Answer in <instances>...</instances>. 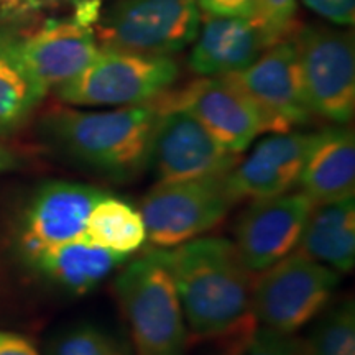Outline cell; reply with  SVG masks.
Instances as JSON below:
<instances>
[{
  "mask_svg": "<svg viewBox=\"0 0 355 355\" xmlns=\"http://www.w3.org/2000/svg\"><path fill=\"white\" fill-rule=\"evenodd\" d=\"M163 107L181 109L230 152L242 155L261 133H270L265 115L227 76H202L173 97H158Z\"/></svg>",
  "mask_w": 355,
  "mask_h": 355,
  "instance_id": "cell-10",
  "label": "cell"
},
{
  "mask_svg": "<svg viewBox=\"0 0 355 355\" xmlns=\"http://www.w3.org/2000/svg\"><path fill=\"white\" fill-rule=\"evenodd\" d=\"M158 117L157 99L102 112L64 107L44 115L40 133L76 165L114 183H128L148 168Z\"/></svg>",
  "mask_w": 355,
  "mask_h": 355,
  "instance_id": "cell-2",
  "label": "cell"
},
{
  "mask_svg": "<svg viewBox=\"0 0 355 355\" xmlns=\"http://www.w3.org/2000/svg\"><path fill=\"white\" fill-rule=\"evenodd\" d=\"M104 191L74 181H50L35 191L21 216L17 245L25 261L86 239L89 214Z\"/></svg>",
  "mask_w": 355,
  "mask_h": 355,
  "instance_id": "cell-13",
  "label": "cell"
},
{
  "mask_svg": "<svg viewBox=\"0 0 355 355\" xmlns=\"http://www.w3.org/2000/svg\"><path fill=\"white\" fill-rule=\"evenodd\" d=\"M175 279L189 339L211 340L257 329L252 316L254 275L235 243L224 237H198L162 248Z\"/></svg>",
  "mask_w": 355,
  "mask_h": 355,
  "instance_id": "cell-1",
  "label": "cell"
},
{
  "mask_svg": "<svg viewBox=\"0 0 355 355\" xmlns=\"http://www.w3.org/2000/svg\"><path fill=\"white\" fill-rule=\"evenodd\" d=\"M255 20L207 17L201 37L189 56V68L199 76H222L250 66L270 48Z\"/></svg>",
  "mask_w": 355,
  "mask_h": 355,
  "instance_id": "cell-16",
  "label": "cell"
},
{
  "mask_svg": "<svg viewBox=\"0 0 355 355\" xmlns=\"http://www.w3.org/2000/svg\"><path fill=\"white\" fill-rule=\"evenodd\" d=\"M196 3L207 17L257 20L259 13V0H196Z\"/></svg>",
  "mask_w": 355,
  "mask_h": 355,
  "instance_id": "cell-26",
  "label": "cell"
},
{
  "mask_svg": "<svg viewBox=\"0 0 355 355\" xmlns=\"http://www.w3.org/2000/svg\"><path fill=\"white\" fill-rule=\"evenodd\" d=\"M127 260L94 245L87 239H79L42 252L26 265L64 293L83 296L96 290Z\"/></svg>",
  "mask_w": 355,
  "mask_h": 355,
  "instance_id": "cell-18",
  "label": "cell"
},
{
  "mask_svg": "<svg viewBox=\"0 0 355 355\" xmlns=\"http://www.w3.org/2000/svg\"><path fill=\"white\" fill-rule=\"evenodd\" d=\"M12 40L21 63L46 92L78 76L99 53L92 26L74 19L48 20L33 33Z\"/></svg>",
  "mask_w": 355,
  "mask_h": 355,
  "instance_id": "cell-14",
  "label": "cell"
},
{
  "mask_svg": "<svg viewBox=\"0 0 355 355\" xmlns=\"http://www.w3.org/2000/svg\"><path fill=\"white\" fill-rule=\"evenodd\" d=\"M158 107L148 157V168L157 181L225 175L234 170L241 155L225 148L193 115L159 104Z\"/></svg>",
  "mask_w": 355,
  "mask_h": 355,
  "instance_id": "cell-11",
  "label": "cell"
},
{
  "mask_svg": "<svg viewBox=\"0 0 355 355\" xmlns=\"http://www.w3.org/2000/svg\"><path fill=\"white\" fill-rule=\"evenodd\" d=\"M86 239L110 254L130 259L146 242L144 217L130 202L104 193L89 214Z\"/></svg>",
  "mask_w": 355,
  "mask_h": 355,
  "instance_id": "cell-21",
  "label": "cell"
},
{
  "mask_svg": "<svg viewBox=\"0 0 355 355\" xmlns=\"http://www.w3.org/2000/svg\"><path fill=\"white\" fill-rule=\"evenodd\" d=\"M316 204L355 194V137L350 128L331 127L314 133L298 180Z\"/></svg>",
  "mask_w": 355,
  "mask_h": 355,
  "instance_id": "cell-17",
  "label": "cell"
},
{
  "mask_svg": "<svg viewBox=\"0 0 355 355\" xmlns=\"http://www.w3.org/2000/svg\"><path fill=\"white\" fill-rule=\"evenodd\" d=\"M64 2H69V0H3L0 6L8 15H24V13L61 6Z\"/></svg>",
  "mask_w": 355,
  "mask_h": 355,
  "instance_id": "cell-29",
  "label": "cell"
},
{
  "mask_svg": "<svg viewBox=\"0 0 355 355\" xmlns=\"http://www.w3.org/2000/svg\"><path fill=\"white\" fill-rule=\"evenodd\" d=\"M0 355H42L28 337L19 332L0 329Z\"/></svg>",
  "mask_w": 355,
  "mask_h": 355,
  "instance_id": "cell-28",
  "label": "cell"
},
{
  "mask_svg": "<svg viewBox=\"0 0 355 355\" xmlns=\"http://www.w3.org/2000/svg\"><path fill=\"white\" fill-rule=\"evenodd\" d=\"M46 355H133L119 337L96 324H74L58 332L48 344Z\"/></svg>",
  "mask_w": 355,
  "mask_h": 355,
  "instance_id": "cell-23",
  "label": "cell"
},
{
  "mask_svg": "<svg viewBox=\"0 0 355 355\" xmlns=\"http://www.w3.org/2000/svg\"><path fill=\"white\" fill-rule=\"evenodd\" d=\"M259 275L252 290V316L279 334H296L316 319L329 306L343 277L300 250Z\"/></svg>",
  "mask_w": 355,
  "mask_h": 355,
  "instance_id": "cell-6",
  "label": "cell"
},
{
  "mask_svg": "<svg viewBox=\"0 0 355 355\" xmlns=\"http://www.w3.org/2000/svg\"><path fill=\"white\" fill-rule=\"evenodd\" d=\"M304 340L309 355H355L354 301L344 300L327 309Z\"/></svg>",
  "mask_w": 355,
  "mask_h": 355,
  "instance_id": "cell-22",
  "label": "cell"
},
{
  "mask_svg": "<svg viewBox=\"0 0 355 355\" xmlns=\"http://www.w3.org/2000/svg\"><path fill=\"white\" fill-rule=\"evenodd\" d=\"M196 0H117L97 21L102 48L146 56H171L199 33Z\"/></svg>",
  "mask_w": 355,
  "mask_h": 355,
  "instance_id": "cell-7",
  "label": "cell"
},
{
  "mask_svg": "<svg viewBox=\"0 0 355 355\" xmlns=\"http://www.w3.org/2000/svg\"><path fill=\"white\" fill-rule=\"evenodd\" d=\"M314 133H272L239 159L229 181L235 196L241 199H266L290 193L298 186L306 155L313 145Z\"/></svg>",
  "mask_w": 355,
  "mask_h": 355,
  "instance_id": "cell-15",
  "label": "cell"
},
{
  "mask_svg": "<svg viewBox=\"0 0 355 355\" xmlns=\"http://www.w3.org/2000/svg\"><path fill=\"white\" fill-rule=\"evenodd\" d=\"M3 2V0H0V3H2Z\"/></svg>",
  "mask_w": 355,
  "mask_h": 355,
  "instance_id": "cell-32",
  "label": "cell"
},
{
  "mask_svg": "<svg viewBox=\"0 0 355 355\" xmlns=\"http://www.w3.org/2000/svg\"><path fill=\"white\" fill-rule=\"evenodd\" d=\"M101 0H76L74 2V20L79 24L94 26L99 21Z\"/></svg>",
  "mask_w": 355,
  "mask_h": 355,
  "instance_id": "cell-30",
  "label": "cell"
},
{
  "mask_svg": "<svg viewBox=\"0 0 355 355\" xmlns=\"http://www.w3.org/2000/svg\"><path fill=\"white\" fill-rule=\"evenodd\" d=\"M229 173L158 181L140 201L146 242L153 248H173L220 224L239 202Z\"/></svg>",
  "mask_w": 355,
  "mask_h": 355,
  "instance_id": "cell-4",
  "label": "cell"
},
{
  "mask_svg": "<svg viewBox=\"0 0 355 355\" xmlns=\"http://www.w3.org/2000/svg\"><path fill=\"white\" fill-rule=\"evenodd\" d=\"M46 94L21 63L12 37L0 33V137L19 132Z\"/></svg>",
  "mask_w": 355,
  "mask_h": 355,
  "instance_id": "cell-20",
  "label": "cell"
},
{
  "mask_svg": "<svg viewBox=\"0 0 355 355\" xmlns=\"http://www.w3.org/2000/svg\"><path fill=\"white\" fill-rule=\"evenodd\" d=\"M114 282L133 355H186L189 332L162 248L128 259Z\"/></svg>",
  "mask_w": 355,
  "mask_h": 355,
  "instance_id": "cell-3",
  "label": "cell"
},
{
  "mask_svg": "<svg viewBox=\"0 0 355 355\" xmlns=\"http://www.w3.org/2000/svg\"><path fill=\"white\" fill-rule=\"evenodd\" d=\"M316 202L303 191L257 199L235 224V248L252 273H261L300 245Z\"/></svg>",
  "mask_w": 355,
  "mask_h": 355,
  "instance_id": "cell-12",
  "label": "cell"
},
{
  "mask_svg": "<svg viewBox=\"0 0 355 355\" xmlns=\"http://www.w3.org/2000/svg\"><path fill=\"white\" fill-rule=\"evenodd\" d=\"M21 168V158L17 153H13L10 148L0 145V173L15 171Z\"/></svg>",
  "mask_w": 355,
  "mask_h": 355,
  "instance_id": "cell-31",
  "label": "cell"
},
{
  "mask_svg": "<svg viewBox=\"0 0 355 355\" xmlns=\"http://www.w3.org/2000/svg\"><path fill=\"white\" fill-rule=\"evenodd\" d=\"M318 15L337 25H354L355 0H303Z\"/></svg>",
  "mask_w": 355,
  "mask_h": 355,
  "instance_id": "cell-27",
  "label": "cell"
},
{
  "mask_svg": "<svg viewBox=\"0 0 355 355\" xmlns=\"http://www.w3.org/2000/svg\"><path fill=\"white\" fill-rule=\"evenodd\" d=\"M180 68L170 56L137 55L99 48L78 76L55 89L58 99L84 107H132L150 104L176 83Z\"/></svg>",
  "mask_w": 355,
  "mask_h": 355,
  "instance_id": "cell-5",
  "label": "cell"
},
{
  "mask_svg": "<svg viewBox=\"0 0 355 355\" xmlns=\"http://www.w3.org/2000/svg\"><path fill=\"white\" fill-rule=\"evenodd\" d=\"M222 76H227L255 102L268 122L270 133L290 132L314 117L295 40L272 44L248 68Z\"/></svg>",
  "mask_w": 355,
  "mask_h": 355,
  "instance_id": "cell-9",
  "label": "cell"
},
{
  "mask_svg": "<svg viewBox=\"0 0 355 355\" xmlns=\"http://www.w3.org/2000/svg\"><path fill=\"white\" fill-rule=\"evenodd\" d=\"M298 250L340 275L352 272L355 265V198L316 204L306 220Z\"/></svg>",
  "mask_w": 355,
  "mask_h": 355,
  "instance_id": "cell-19",
  "label": "cell"
},
{
  "mask_svg": "<svg viewBox=\"0 0 355 355\" xmlns=\"http://www.w3.org/2000/svg\"><path fill=\"white\" fill-rule=\"evenodd\" d=\"M296 13V0H259L257 24L270 44L283 42L290 32Z\"/></svg>",
  "mask_w": 355,
  "mask_h": 355,
  "instance_id": "cell-24",
  "label": "cell"
},
{
  "mask_svg": "<svg viewBox=\"0 0 355 355\" xmlns=\"http://www.w3.org/2000/svg\"><path fill=\"white\" fill-rule=\"evenodd\" d=\"M301 74L314 115L347 123L355 112V53L352 35L306 26L295 38Z\"/></svg>",
  "mask_w": 355,
  "mask_h": 355,
  "instance_id": "cell-8",
  "label": "cell"
},
{
  "mask_svg": "<svg viewBox=\"0 0 355 355\" xmlns=\"http://www.w3.org/2000/svg\"><path fill=\"white\" fill-rule=\"evenodd\" d=\"M245 355H309V350L306 340L296 334H279L257 326L245 347Z\"/></svg>",
  "mask_w": 355,
  "mask_h": 355,
  "instance_id": "cell-25",
  "label": "cell"
}]
</instances>
